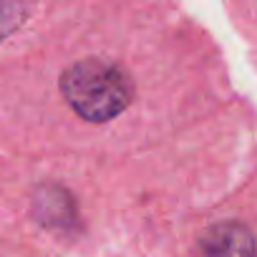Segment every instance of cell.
<instances>
[{"instance_id":"1","label":"cell","mask_w":257,"mask_h":257,"mask_svg":"<svg viewBox=\"0 0 257 257\" xmlns=\"http://www.w3.org/2000/svg\"><path fill=\"white\" fill-rule=\"evenodd\" d=\"M61 91L68 106L86 121H108L118 116L134 98V81L113 61L86 58L66 68Z\"/></svg>"},{"instance_id":"2","label":"cell","mask_w":257,"mask_h":257,"mask_svg":"<svg viewBox=\"0 0 257 257\" xmlns=\"http://www.w3.org/2000/svg\"><path fill=\"white\" fill-rule=\"evenodd\" d=\"M204 257H257L254 234L242 222H219L202 234Z\"/></svg>"},{"instance_id":"3","label":"cell","mask_w":257,"mask_h":257,"mask_svg":"<svg viewBox=\"0 0 257 257\" xmlns=\"http://www.w3.org/2000/svg\"><path fill=\"white\" fill-rule=\"evenodd\" d=\"M26 6L21 0H0V41L16 33L26 21Z\"/></svg>"}]
</instances>
